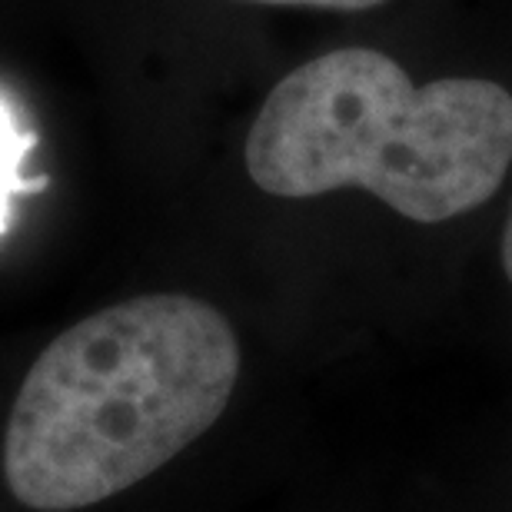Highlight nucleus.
Returning a JSON list of instances; mask_svg holds the SVG:
<instances>
[{"instance_id":"3","label":"nucleus","mask_w":512,"mask_h":512,"mask_svg":"<svg viewBox=\"0 0 512 512\" xmlns=\"http://www.w3.org/2000/svg\"><path fill=\"white\" fill-rule=\"evenodd\" d=\"M37 137L20 124V114L10 100L0 94V237L10 227V207H14V197L30 190L44 187V177L27 180L24 177V160L27 153L34 150Z\"/></svg>"},{"instance_id":"5","label":"nucleus","mask_w":512,"mask_h":512,"mask_svg":"<svg viewBox=\"0 0 512 512\" xmlns=\"http://www.w3.org/2000/svg\"><path fill=\"white\" fill-rule=\"evenodd\" d=\"M503 270L512 283V207H509V220H506V230H503Z\"/></svg>"},{"instance_id":"4","label":"nucleus","mask_w":512,"mask_h":512,"mask_svg":"<svg viewBox=\"0 0 512 512\" xmlns=\"http://www.w3.org/2000/svg\"><path fill=\"white\" fill-rule=\"evenodd\" d=\"M250 4H276V7H320V10H370L386 0H250Z\"/></svg>"},{"instance_id":"1","label":"nucleus","mask_w":512,"mask_h":512,"mask_svg":"<svg viewBox=\"0 0 512 512\" xmlns=\"http://www.w3.org/2000/svg\"><path fill=\"white\" fill-rule=\"evenodd\" d=\"M240 380L217 306L153 293L60 333L14 399L4 476L17 503L70 512L124 493L207 433Z\"/></svg>"},{"instance_id":"2","label":"nucleus","mask_w":512,"mask_h":512,"mask_svg":"<svg viewBox=\"0 0 512 512\" xmlns=\"http://www.w3.org/2000/svg\"><path fill=\"white\" fill-rule=\"evenodd\" d=\"M247 173L273 197L360 187L416 223L483 207L512 163V94L483 77H413L383 50L306 60L263 100Z\"/></svg>"}]
</instances>
